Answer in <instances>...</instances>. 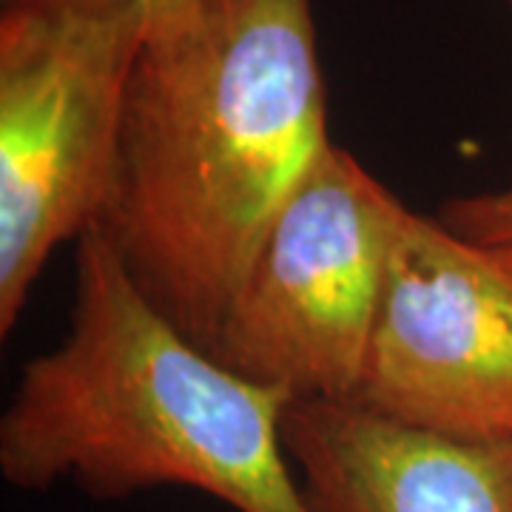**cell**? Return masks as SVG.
I'll list each match as a JSON object with an SVG mask.
<instances>
[{
	"mask_svg": "<svg viewBox=\"0 0 512 512\" xmlns=\"http://www.w3.org/2000/svg\"><path fill=\"white\" fill-rule=\"evenodd\" d=\"M330 143L313 0H200L137 52L97 228L208 350L259 239Z\"/></svg>",
	"mask_w": 512,
	"mask_h": 512,
	"instance_id": "cell-1",
	"label": "cell"
},
{
	"mask_svg": "<svg viewBox=\"0 0 512 512\" xmlns=\"http://www.w3.org/2000/svg\"><path fill=\"white\" fill-rule=\"evenodd\" d=\"M288 393L188 339L103 231L74 242L69 333L29 359L0 419V476L100 501L185 487L237 512H311L285 450Z\"/></svg>",
	"mask_w": 512,
	"mask_h": 512,
	"instance_id": "cell-2",
	"label": "cell"
},
{
	"mask_svg": "<svg viewBox=\"0 0 512 512\" xmlns=\"http://www.w3.org/2000/svg\"><path fill=\"white\" fill-rule=\"evenodd\" d=\"M282 436L311 512H512V439L441 436L330 399H293Z\"/></svg>",
	"mask_w": 512,
	"mask_h": 512,
	"instance_id": "cell-6",
	"label": "cell"
},
{
	"mask_svg": "<svg viewBox=\"0 0 512 512\" xmlns=\"http://www.w3.org/2000/svg\"><path fill=\"white\" fill-rule=\"evenodd\" d=\"M399 197L330 143L259 239L208 353L291 399L350 402Z\"/></svg>",
	"mask_w": 512,
	"mask_h": 512,
	"instance_id": "cell-4",
	"label": "cell"
},
{
	"mask_svg": "<svg viewBox=\"0 0 512 512\" xmlns=\"http://www.w3.org/2000/svg\"><path fill=\"white\" fill-rule=\"evenodd\" d=\"M3 3H12V0H3Z\"/></svg>",
	"mask_w": 512,
	"mask_h": 512,
	"instance_id": "cell-9",
	"label": "cell"
},
{
	"mask_svg": "<svg viewBox=\"0 0 512 512\" xmlns=\"http://www.w3.org/2000/svg\"><path fill=\"white\" fill-rule=\"evenodd\" d=\"M350 402L456 439H512V265L399 200Z\"/></svg>",
	"mask_w": 512,
	"mask_h": 512,
	"instance_id": "cell-5",
	"label": "cell"
},
{
	"mask_svg": "<svg viewBox=\"0 0 512 512\" xmlns=\"http://www.w3.org/2000/svg\"><path fill=\"white\" fill-rule=\"evenodd\" d=\"M60 3H69L74 9H86V12H97V15L131 20L143 29L146 40L151 35L171 32V29L188 23L200 6V0H60Z\"/></svg>",
	"mask_w": 512,
	"mask_h": 512,
	"instance_id": "cell-8",
	"label": "cell"
},
{
	"mask_svg": "<svg viewBox=\"0 0 512 512\" xmlns=\"http://www.w3.org/2000/svg\"><path fill=\"white\" fill-rule=\"evenodd\" d=\"M507 3H510V9H512V0H507Z\"/></svg>",
	"mask_w": 512,
	"mask_h": 512,
	"instance_id": "cell-10",
	"label": "cell"
},
{
	"mask_svg": "<svg viewBox=\"0 0 512 512\" xmlns=\"http://www.w3.org/2000/svg\"><path fill=\"white\" fill-rule=\"evenodd\" d=\"M436 217L512 265V183L470 197H453L441 205Z\"/></svg>",
	"mask_w": 512,
	"mask_h": 512,
	"instance_id": "cell-7",
	"label": "cell"
},
{
	"mask_svg": "<svg viewBox=\"0 0 512 512\" xmlns=\"http://www.w3.org/2000/svg\"><path fill=\"white\" fill-rule=\"evenodd\" d=\"M143 29L60 0L0 18V336L60 245L100 220Z\"/></svg>",
	"mask_w": 512,
	"mask_h": 512,
	"instance_id": "cell-3",
	"label": "cell"
}]
</instances>
